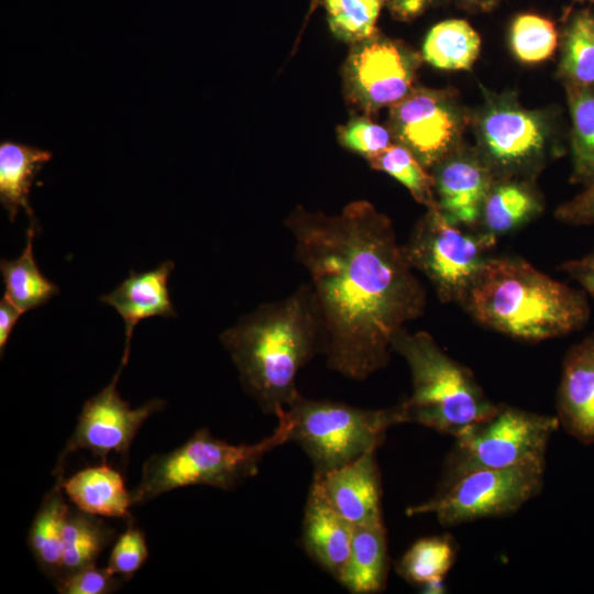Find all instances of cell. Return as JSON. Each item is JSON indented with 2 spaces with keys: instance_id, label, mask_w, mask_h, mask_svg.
<instances>
[{
  "instance_id": "obj_33",
  "label": "cell",
  "mask_w": 594,
  "mask_h": 594,
  "mask_svg": "<svg viewBox=\"0 0 594 594\" xmlns=\"http://www.w3.org/2000/svg\"><path fill=\"white\" fill-rule=\"evenodd\" d=\"M147 557L146 538L142 530L133 525V520H130L112 547L107 568L123 581H129Z\"/></svg>"
},
{
  "instance_id": "obj_9",
  "label": "cell",
  "mask_w": 594,
  "mask_h": 594,
  "mask_svg": "<svg viewBox=\"0 0 594 594\" xmlns=\"http://www.w3.org/2000/svg\"><path fill=\"white\" fill-rule=\"evenodd\" d=\"M496 241L451 222L435 207L427 209L403 245L408 263L428 278L437 297L460 305Z\"/></svg>"
},
{
  "instance_id": "obj_29",
  "label": "cell",
  "mask_w": 594,
  "mask_h": 594,
  "mask_svg": "<svg viewBox=\"0 0 594 594\" xmlns=\"http://www.w3.org/2000/svg\"><path fill=\"white\" fill-rule=\"evenodd\" d=\"M571 117V182L594 180V86L566 87Z\"/></svg>"
},
{
  "instance_id": "obj_19",
  "label": "cell",
  "mask_w": 594,
  "mask_h": 594,
  "mask_svg": "<svg viewBox=\"0 0 594 594\" xmlns=\"http://www.w3.org/2000/svg\"><path fill=\"white\" fill-rule=\"evenodd\" d=\"M65 495L85 513L132 520V494L127 490L122 474L102 463L78 471L62 482Z\"/></svg>"
},
{
  "instance_id": "obj_30",
  "label": "cell",
  "mask_w": 594,
  "mask_h": 594,
  "mask_svg": "<svg viewBox=\"0 0 594 594\" xmlns=\"http://www.w3.org/2000/svg\"><path fill=\"white\" fill-rule=\"evenodd\" d=\"M366 160L371 167L388 174L404 185L414 199L427 209L438 207L432 174L404 145L392 143Z\"/></svg>"
},
{
  "instance_id": "obj_35",
  "label": "cell",
  "mask_w": 594,
  "mask_h": 594,
  "mask_svg": "<svg viewBox=\"0 0 594 594\" xmlns=\"http://www.w3.org/2000/svg\"><path fill=\"white\" fill-rule=\"evenodd\" d=\"M122 581L107 566L91 565L63 576L55 583L61 594H109L117 591Z\"/></svg>"
},
{
  "instance_id": "obj_34",
  "label": "cell",
  "mask_w": 594,
  "mask_h": 594,
  "mask_svg": "<svg viewBox=\"0 0 594 594\" xmlns=\"http://www.w3.org/2000/svg\"><path fill=\"white\" fill-rule=\"evenodd\" d=\"M338 139L344 147L369 158L389 146L393 136L388 128L358 117L338 129Z\"/></svg>"
},
{
  "instance_id": "obj_6",
  "label": "cell",
  "mask_w": 594,
  "mask_h": 594,
  "mask_svg": "<svg viewBox=\"0 0 594 594\" xmlns=\"http://www.w3.org/2000/svg\"><path fill=\"white\" fill-rule=\"evenodd\" d=\"M289 441L297 443L323 474L375 452L386 431L402 424L398 406L366 409L300 395L287 409Z\"/></svg>"
},
{
  "instance_id": "obj_26",
  "label": "cell",
  "mask_w": 594,
  "mask_h": 594,
  "mask_svg": "<svg viewBox=\"0 0 594 594\" xmlns=\"http://www.w3.org/2000/svg\"><path fill=\"white\" fill-rule=\"evenodd\" d=\"M35 228L30 227L26 244L15 260L2 258L0 272L6 286L3 297L23 314L38 308L59 294L58 287L40 271L33 254Z\"/></svg>"
},
{
  "instance_id": "obj_39",
  "label": "cell",
  "mask_w": 594,
  "mask_h": 594,
  "mask_svg": "<svg viewBox=\"0 0 594 594\" xmlns=\"http://www.w3.org/2000/svg\"><path fill=\"white\" fill-rule=\"evenodd\" d=\"M23 312L6 297L0 301V352L1 356L8 343L12 329Z\"/></svg>"
},
{
  "instance_id": "obj_41",
  "label": "cell",
  "mask_w": 594,
  "mask_h": 594,
  "mask_svg": "<svg viewBox=\"0 0 594 594\" xmlns=\"http://www.w3.org/2000/svg\"><path fill=\"white\" fill-rule=\"evenodd\" d=\"M319 3H322V0H311L310 12H311L312 10H315L316 7H317Z\"/></svg>"
},
{
  "instance_id": "obj_22",
  "label": "cell",
  "mask_w": 594,
  "mask_h": 594,
  "mask_svg": "<svg viewBox=\"0 0 594 594\" xmlns=\"http://www.w3.org/2000/svg\"><path fill=\"white\" fill-rule=\"evenodd\" d=\"M387 568L384 522L354 526L350 552L338 581L354 594L377 593L385 587Z\"/></svg>"
},
{
  "instance_id": "obj_20",
  "label": "cell",
  "mask_w": 594,
  "mask_h": 594,
  "mask_svg": "<svg viewBox=\"0 0 594 594\" xmlns=\"http://www.w3.org/2000/svg\"><path fill=\"white\" fill-rule=\"evenodd\" d=\"M531 180L495 179L483 205L476 230L497 238L538 217L543 209V201Z\"/></svg>"
},
{
  "instance_id": "obj_5",
  "label": "cell",
  "mask_w": 594,
  "mask_h": 594,
  "mask_svg": "<svg viewBox=\"0 0 594 594\" xmlns=\"http://www.w3.org/2000/svg\"><path fill=\"white\" fill-rule=\"evenodd\" d=\"M276 417L275 430L252 444H231L215 438L208 429H199L178 448L152 455L143 465L139 485L131 492L132 504L141 505L191 485L234 488L257 473L267 453L289 441L292 422L285 409Z\"/></svg>"
},
{
  "instance_id": "obj_31",
  "label": "cell",
  "mask_w": 594,
  "mask_h": 594,
  "mask_svg": "<svg viewBox=\"0 0 594 594\" xmlns=\"http://www.w3.org/2000/svg\"><path fill=\"white\" fill-rule=\"evenodd\" d=\"M509 44L515 57L525 64L549 59L559 46L556 24L535 13L515 16L509 30Z\"/></svg>"
},
{
  "instance_id": "obj_24",
  "label": "cell",
  "mask_w": 594,
  "mask_h": 594,
  "mask_svg": "<svg viewBox=\"0 0 594 594\" xmlns=\"http://www.w3.org/2000/svg\"><path fill=\"white\" fill-rule=\"evenodd\" d=\"M63 480L64 475L56 476L55 485L44 495L28 535L31 553L41 571L53 582L61 574L63 534L69 513Z\"/></svg>"
},
{
  "instance_id": "obj_14",
  "label": "cell",
  "mask_w": 594,
  "mask_h": 594,
  "mask_svg": "<svg viewBox=\"0 0 594 594\" xmlns=\"http://www.w3.org/2000/svg\"><path fill=\"white\" fill-rule=\"evenodd\" d=\"M440 211L453 223L476 230L496 177L476 148L461 146L431 168Z\"/></svg>"
},
{
  "instance_id": "obj_1",
  "label": "cell",
  "mask_w": 594,
  "mask_h": 594,
  "mask_svg": "<svg viewBox=\"0 0 594 594\" xmlns=\"http://www.w3.org/2000/svg\"><path fill=\"white\" fill-rule=\"evenodd\" d=\"M308 275L330 370L363 381L384 369L394 339L426 307V292L392 220L366 200L327 215L297 207L285 219Z\"/></svg>"
},
{
  "instance_id": "obj_4",
  "label": "cell",
  "mask_w": 594,
  "mask_h": 594,
  "mask_svg": "<svg viewBox=\"0 0 594 594\" xmlns=\"http://www.w3.org/2000/svg\"><path fill=\"white\" fill-rule=\"evenodd\" d=\"M410 372L411 394L398 404L402 424L458 436L497 407L470 369L452 359L426 331L403 330L393 341Z\"/></svg>"
},
{
  "instance_id": "obj_3",
  "label": "cell",
  "mask_w": 594,
  "mask_h": 594,
  "mask_svg": "<svg viewBox=\"0 0 594 594\" xmlns=\"http://www.w3.org/2000/svg\"><path fill=\"white\" fill-rule=\"evenodd\" d=\"M460 306L480 324L525 342L570 334L591 316L583 289L516 256L487 257Z\"/></svg>"
},
{
  "instance_id": "obj_23",
  "label": "cell",
  "mask_w": 594,
  "mask_h": 594,
  "mask_svg": "<svg viewBox=\"0 0 594 594\" xmlns=\"http://www.w3.org/2000/svg\"><path fill=\"white\" fill-rule=\"evenodd\" d=\"M559 47L557 75L564 88L594 86V6L566 11Z\"/></svg>"
},
{
  "instance_id": "obj_15",
  "label": "cell",
  "mask_w": 594,
  "mask_h": 594,
  "mask_svg": "<svg viewBox=\"0 0 594 594\" xmlns=\"http://www.w3.org/2000/svg\"><path fill=\"white\" fill-rule=\"evenodd\" d=\"M311 486L353 526L382 524V485L375 452L323 474Z\"/></svg>"
},
{
  "instance_id": "obj_21",
  "label": "cell",
  "mask_w": 594,
  "mask_h": 594,
  "mask_svg": "<svg viewBox=\"0 0 594 594\" xmlns=\"http://www.w3.org/2000/svg\"><path fill=\"white\" fill-rule=\"evenodd\" d=\"M52 156L50 151L14 141L0 143V202L11 222L22 208L30 219V227L38 228L29 194L35 177Z\"/></svg>"
},
{
  "instance_id": "obj_12",
  "label": "cell",
  "mask_w": 594,
  "mask_h": 594,
  "mask_svg": "<svg viewBox=\"0 0 594 594\" xmlns=\"http://www.w3.org/2000/svg\"><path fill=\"white\" fill-rule=\"evenodd\" d=\"M422 59L406 43L378 31L353 44L343 68L350 101L366 113L391 108L415 87Z\"/></svg>"
},
{
  "instance_id": "obj_11",
  "label": "cell",
  "mask_w": 594,
  "mask_h": 594,
  "mask_svg": "<svg viewBox=\"0 0 594 594\" xmlns=\"http://www.w3.org/2000/svg\"><path fill=\"white\" fill-rule=\"evenodd\" d=\"M469 120L454 90L415 86L389 108L388 130L429 170L463 146Z\"/></svg>"
},
{
  "instance_id": "obj_25",
  "label": "cell",
  "mask_w": 594,
  "mask_h": 594,
  "mask_svg": "<svg viewBox=\"0 0 594 594\" xmlns=\"http://www.w3.org/2000/svg\"><path fill=\"white\" fill-rule=\"evenodd\" d=\"M114 534V529L99 516L78 508L69 509L63 534L62 566L58 579L96 565L100 554L113 540Z\"/></svg>"
},
{
  "instance_id": "obj_7",
  "label": "cell",
  "mask_w": 594,
  "mask_h": 594,
  "mask_svg": "<svg viewBox=\"0 0 594 594\" xmlns=\"http://www.w3.org/2000/svg\"><path fill=\"white\" fill-rule=\"evenodd\" d=\"M559 427L557 416L497 405L488 417L470 425L454 437L438 490L475 470L546 459L551 436Z\"/></svg>"
},
{
  "instance_id": "obj_28",
  "label": "cell",
  "mask_w": 594,
  "mask_h": 594,
  "mask_svg": "<svg viewBox=\"0 0 594 594\" xmlns=\"http://www.w3.org/2000/svg\"><path fill=\"white\" fill-rule=\"evenodd\" d=\"M457 558L455 542L449 535L418 539L397 563L398 573L408 582L439 593Z\"/></svg>"
},
{
  "instance_id": "obj_18",
  "label": "cell",
  "mask_w": 594,
  "mask_h": 594,
  "mask_svg": "<svg viewBox=\"0 0 594 594\" xmlns=\"http://www.w3.org/2000/svg\"><path fill=\"white\" fill-rule=\"evenodd\" d=\"M354 526L336 512L312 486L305 507L302 543L324 571L340 579Z\"/></svg>"
},
{
  "instance_id": "obj_38",
  "label": "cell",
  "mask_w": 594,
  "mask_h": 594,
  "mask_svg": "<svg viewBox=\"0 0 594 594\" xmlns=\"http://www.w3.org/2000/svg\"><path fill=\"white\" fill-rule=\"evenodd\" d=\"M448 0H383L392 16L398 21H411L428 8Z\"/></svg>"
},
{
  "instance_id": "obj_27",
  "label": "cell",
  "mask_w": 594,
  "mask_h": 594,
  "mask_svg": "<svg viewBox=\"0 0 594 594\" xmlns=\"http://www.w3.org/2000/svg\"><path fill=\"white\" fill-rule=\"evenodd\" d=\"M480 50L479 33L465 20L450 19L430 29L421 56L439 69L469 70L477 59Z\"/></svg>"
},
{
  "instance_id": "obj_16",
  "label": "cell",
  "mask_w": 594,
  "mask_h": 594,
  "mask_svg": "<svg viewBox=\"0 0 594 594\" xmlns=\"http://www.w3.org/2000/svg\"><path fill=\"white\" fill-rule=\"evenodd\" d=\"M556 408L570 436L584 444L594 442V332L565 353Z\"/></svg>"
},
{
  "instance_id": "obj_2",
  "label": "cell",
  "mask_w": 594,
  "mask_h": 594,
  "mask_svg": "<svg viewBox=\"0 0 594 594\" xmlns=\"http://www.w3.org/2000/svg\"><path fill=\"white\" fill-rule=\"evenodd\" d=\"M244 391L264 413L287 409L301 394L299 371L322 351V327L308 283L258 305L220 334Z\"/></svg>"
},
{
  "instance_id": "obj_17",
  "label": "cell",
  "mask_w": 594,
  "mask_h": 594,
  "mask_svg": "<svg viewBox=\"0 0 594 594\" xmlns=\"http://www.w3.org/2000/svg\"><path fill=\"white\" fill-rule=\"evenodd\" d=\"M175 268L170 260L157 267L130 275L114 290L100 297V300L113 307L124 322L125 346L121 365L129 361L130 343L135 326L150 317H176V310L168 292V278Z\"/></svg>"
},
{
  "instance_id": "obj_8",
  "label": "cell",
  "mask_w": 594,
  "mask_h": 594,
  "mask_svg": "<svg viewBox=\"0 0 594 594\" xmlns=\"http://www.w3.org/2000/svg\"><path fill=\"white\" fill-rule=\"evenodd\" d=\"M544 471L546 459L475 470L439 488L428 501L408 507L406 514H431L444 526L508 516L541 492Z\"/></svg>"
},
{
  "instance_id": "obj_36",
  "label": "cell",
  "mask_w": 594,
  "mask_h": 594,
  "mask_svg": "<svg viewBox=\"0 0 594 594\" xmlns=\"http://www.w3.org/2000/svg\"><path fill=\"white\" fill-rule=\"evenodd\" d=\"M558 221L570 226H594V180L554 211Z\"/></svg>"
},
{
  "instance_id": "obj_37",
  "label": "cell",
  "mask_w": 594,
  "mask_h": 594,
  "mask_svg": "<svg viewBox=\"0 0 594 594\" xmlns=\"http://www.w3.org/2000/svg\"><path fill=\"white\" fill-rule=\"evenodd\" d=\"M559 270L578 282L594 300V248L582 257L563 262Z\"/></svg>"
},
{
  "instance_id": "obj_32",
  "label": "cell",
  "mask_w": 594,
  "mask_h": 594,
  "mask_svg": "<svg viewBox=\"0 0 594 594\" xmlns=\"http://www.w3.org/2000/svg\"><path fill=\"white\" fill-rule=\"evenodd\" d=\"M331 33L355 44L371 37L384 6L383 0H322Z\"/></svg>"
},
{
  "instance_id": "obj_42",
  "label": "cell",
  "mask_w": 594,
  "mask_h": 594,
  "mask_svg": "<svg viewBox=\"0 0 594 594\" xmlns=\"http://www.w3.org/2000/svg\"><path fill=\"white\" fill-rule=\"evenodd\" d=\"M574 1L581 2V3H584V2H585V3H588V4H591V6H594V0H574Z\"/></svg>"
},
{
  "instance_id": "obj_13",
  "label": "cell",
  "mask_w": 594,
  "mask_h": 594,
  "mask_svg": "<svg viewBox=\"0 0 594 594\" xmlns=\"http://www.w3.org/2000/svg\"><path fill=\"white\" fill-rule=\"evenodd\" d=\"M122 369L120 365L111 382L84 404L75 430L57 459L55 477L64 475L66 460L79 450L90 451L102 463L112 452L125 458L142 425L164 409L166 402L161 398L131 408L117 389Z\"/></svg>"
},
{
  "instance_id": "obj_10",
  "label": "cell",
  "mask_w": 594,
  "mask_h": 594,
  "mask_svg": "<svg viewBox=\"0 0 594 594\" xmlns=\"http://www.w3.org/2000/svg\"><path fill=\"white\" fill-rule=\"evenodd\" d=\"M475 133L476 151L496 179H532L550 154V118L524 108L512 94L486 95L475 117Z\"/></svg>"
},
{
  "instance_id": "obj_40",
  "label": "cell",
  "mask_w": 594,
  "mask_h": 594,
  "mask_svg": "<svg viewBox=\"0 0 594 594\" xmlns=\"http://www.w3.org/2000/svg\"><path fill=\"white\" fill-rule=\"evenodd\" d=\"M502 0H455L457 4L469 12H488Z\"/></svg>"
}]
</instances>
